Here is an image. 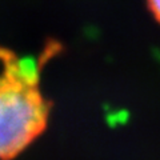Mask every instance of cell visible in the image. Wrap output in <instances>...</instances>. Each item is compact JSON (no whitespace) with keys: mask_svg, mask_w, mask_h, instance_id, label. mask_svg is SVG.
Here are the masks:
<instances>
[{"mask_svg":"<svg viewBox=\"0 0 160 160\" xmlns=\"http://www.w3.org/2000/svg\"><path fill=\"white\" fill-rule=\"evenodd\" d=\"M48 104L31 60L0 48V159H9L43 132Z\"/></svg>","mask_w":160,"mask_h":160,"instance_id":"cell-1","label":"cell"},{"mask_svg":"<svg viewBox=\"0 0 160 160\" xmlns=\"http://www.w3.org/2000/svg\"><path fill=\"white\" fill-rule=\"evenodd\" d=\"M149 11L152 12L155 19L160 23V0H147Z\"/></svg>","mask_w":160,"mask_h":160,"instance_id":"cell-2","label":"cell"}]
</instances>
